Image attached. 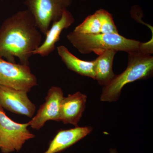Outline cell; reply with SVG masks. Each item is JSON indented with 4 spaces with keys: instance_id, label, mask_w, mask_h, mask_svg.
Listing matches in <instances>:
<instances>
[{
    "instance_id": "6da1fadb",
    "label": "cell",
    "mask_w": 153,
    "mask_h": 153,
    "mask_svg": "<svg viewBox=\"0 0 153 153\" xmlns=\"http://www.w3.org/2000/svg\"><path fill=\"white\" fill-rule=\"evenodd\" d=\"M42 33L27 9L19 11L6 19L0 27V57L29 66L33 51L42 44Z\"/></svg>"
},
{
    "instance_id": "7a4b0ae2",
    "label": "cell",
    "mask_w": 153,
    "mask_h": 153,
    "mask_svg": "<svg viewBox=\"0 0 153 153\" xmlns=\"http://www.w3.org/2000/svg\"><path fill=\"white\" fill-rule=\"evenodd\" d=\"M66 38L71 45L82 54L94 52L99 55L107 50L123 51L130 53L141 52L147 53L146 43H141L128 39L119 34H100L94 35L79 34L72 32Z\"/></svg>"
},
{
    "instance_id": "3957f363",
    "label": "cell",
    "mask_w": 153,
    "mask_h": 153,
    "mask_svg": "<svg viewBox=\"0 0 153 153\" xmlns=\"http://www.w3.org/2000/svg\"><path fill=\"white\" fill-rule=\"evenodd\" d=\"M126 68L121 73L115 75L108 85L103 86L100 96L102 102L117 101L123 88L130 82L150 78L153 74V56L141 52L128 53Z\"/></svg>"
},
{
    "instance_id": "277c9868",
    "label": "cell",
    "mask_w": 153,
    "mask_h": 153,
    "mask_svg": "<svg viewBox=\"0 0 153 153\" xmlns=\"http://www.w3.org/2000/svg\"><path fill=\"white\" fill-rule=\"evenodd\" d=\"M73 0H25L27 10L34 17L36 25L46 36L53 22L60 19Z\"/></svg>"
},
{
    "instance_id": "5b68a950",
    "label": "cell",
    "mask_w": 153,
    "mask_h": 153,
    "mask_svg": "<svg viewBox=\"0 0 153 153\" xmlns=\"http://www.w3.org/2000/svg\"><path fill=\"white\" fill-rule=\"evenodd\" d=\"M28 122L17 123L6 115L0 106V149L3 153L19 152L28 140L36 136L27 128Z\"/></svg>"
},
{
    "instance_id": "8992f818",
    "label": "cell",
    "mask_w": 153,
    "mask_h": 153,
    "mask_svg": "<svg viewBox=\"0 0 153 153\" xmlns=\"http://www.w3.org/2000/svg\"><path fill=\"white\" fill-rule=\"evenodd\" d=\"M29 66L16 64L0 57V85L29 91L37 85Z\"/></svg>"
},
{
    "instance_id": "52a82bcc",
    "label": "cell",
    "mask_w": 153,
    "mask_h": 153,
    "mask_svg": "<svg viewBox=\"0 0 153 153\" xmlns=\"http://www.w3.org/2000/svg\"><path fill=\"white\" fill-rule=\"evenodd\" d=\"M63 97L62 89L58 86H52L48 91L45 102L28 122L29 126L34 129L40 130L48 121H60V106Z\"/></svg>"
},
{
    "instance_id": "ba28073f",
    "label": "cell",
    "mask_w": 153,
    "mask_h": 153,
    "mask_svg": "<svg viewBox=\"0 0 153 153\" xmlns=\"http://www.w3.org/2000/svg\"><path fill=\"white\" fill-rule=\"evenodd\" d=\"M28 92L0 85V106L13 113L33 117L36 108L28 97Z\"/></svg>"
},
{
    "instance_id": "9c48e42d",
    "label": "cell",
    "mask_w": 153,
    "mask_h": 153,
    "mask_svg": "<svg viewBox=\"0 0 153 153\" xmlns=\"http://www.w3.org/2000/svg\"><path fill=\"white\" fill-rule=\"evenodd\" d=\"M74 21L75 19L71 12L65 10L60 19L52 23L46 35V39L40 47L33 51V55H40L44 57L53 52L55 49V44L60 41L62 31L69 27L74 24Z\"/></svg>"
},
{
    "instance_id": "30bf717a",
    "label": "cell",
    "mask_w": 153,
    "mask_h": 153,
    "mask_svg": "<svg viewBox=\"0 0 153 153\" xmlns=\"http://www.w3.org/2000/svg\"><path fill=\"white\" fill-rule=\"evenodd\" d=\"M87 98V96L79 91L63 97L60 106V121L77 126L85 110Z\"/></svg>"
},
{
    "instance_id": "8fae6325",
    "label": "cell",
    "mask_w": 153,
    "mask_h": 153,
    "mask_svg": "<svg viewBox=\"0 0 153 153\" xmlns=\"http://www.w3.org/2000/svg\"><path fill=\"white\" fill-rule=\"evenodd\" d=\"M93 128L91 126H78L74 128L60 130L44 153H57L65 150L90 134Z\"/></svg>"
},
{
    "instance_id": "7c38bea8",
    "label": "cell",
    "mask_w": 153,
    "mask_h": 153,
    "mask_svg": "<svg viewBox=\"0 0 153 153\" xmlns=\"http://www.w3.org/2000/svg\"><path fill=\"white\" fill-rule=\"evenodd\" d=\"M58 55L63 63L69 70L77 74L95 79V71L94 60L85 61L79 59L73 55L63 45L57 47Z\"/></svg>"
},
{
    "instance_id": "4fadbf2b",
    "label": "cell",
    "mask_w": 153,
    "mask_h": 153,
    "mask_svg": "<svg viewBox=\"0 0 153 153\" xmlns=\"http://www.w3.org/2000/svg\"><path fill=\"white\" fill-rule=\"evenodd\" d=\"M117 52L114 50H107L94 60L95 79L100 85L103 86L108 85L115 76L113 70V65Z\"/></svg>"
},
{
    "instance_id": "5bb4252c",
    "label": "cell",
    "mask_w": 153,
    "mask_h": 153,
    "mask_svg": "<svg viewBox=\"0 0 153 153\" xmlns=\"http://www.w3.org/2000/svg\"><path fill=\"white\" fill-rule=\"evenodd\" d=\"M73 32L79 34L94 35L101 33L100 21L96 13L89 15L74 28Z\"/></svg>"
},
{
    "instance_id": "9a60e30c",
    "label": "cell",
    "mask_w": 153,
    "mask_h": 153,
    "mask_svg": "<svg viewBox=\"0 0 153 153\" xmlns=\"http://www.w3.org/2000/svg\"><path fill=\"white\" fill-rule=\"evenodd\" d=\"M95 13L101 24V33L119 34L111 14L104 9H100L96 11Z\"/></svg>"
},
{
    "instance_id": "2e32d148",
    "label": "cell",
    "mask_w": 153,
    "mask_h": 153,
    "mask_svg": "<svg viewBox=\"0 0 153 153\" xmlns=\"http://www.w3.org/2000/svg\"><path fill=\"white\" fill-rule=\"evenodd\" d=\"M109 153H118V152L116 149L111 148L109 150Z\"/></svg>"
},
{
    "instance_id": "e0dca14e",
    "label": "cell",
    "mask_w": 153,
    "mask_h": 153,
    "mask_svg": "<svg viewBox=\"0 0 153 153\" xmlns=\"http://www.w3.org/2000/svg\"><path fill=\"white\" fill-rule=\"evenodd\" d=\"M82 1H85V0H82Z\"/></svg>"
}]
</instances>
